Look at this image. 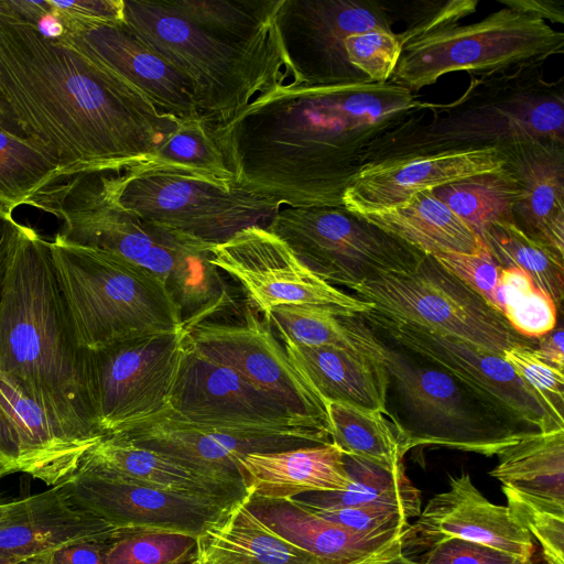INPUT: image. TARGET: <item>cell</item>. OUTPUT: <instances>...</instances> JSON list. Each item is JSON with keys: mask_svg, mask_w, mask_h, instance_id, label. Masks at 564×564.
Returning a JSON list of instances; mask_svg holds the SVG:
<instances>
[{"mask_svg": "<svg viewBox=\"0 0 564 564\" xmlns=\"http://www.w3.org/2000/svg\"><path fill=\"white\" fill-rule=\"evenodd\" d=\"M459 538L531 560L530 533L507 506L490 502L473 484L468 473L449 478V488L432 497L401 540L402 554L425 552L434 543Z\"/></svg>", "mask_w": 564, "mask_h": 564, "instance_id": "obj_21", "label": "cell"}, {"mask_svg": "<svg viewBox=\"0 0 564 564\" xmlns=\"http://www.w3.org/2000/svg\"><path fill=\"white\" fill-rule=\"evenodd\" d=\"M249 510L280 536L322 564H359L401 545L406 529L361 533L333 523L290 499L246 495Z\"/></svg>", "mask_w": 564, "mask_h": 564, "instance_id": "obj_25", "label": "cell"}, {"mask_svg": "<svg viewBox=\"0 0 564 564\" xmlns=\"http://www.w3.org/2000/svg\"><path fill=\"white\" fill-rule=\"evenodd\" d=\"M162 414L196 423L316 429L231 368L200 354L188 336L169 410Z\"/></svg>", "mask_w": 564, "mask_h": 564, "instance_id": "obj_18", "label": "cell"}, {"mask_svg": "<svg viewBox=\"0 0 564 564\" xmlns=\"http://www.w3.org/2000/svg\"><path fill=\"white\" fill-rule=\"evenodd\" d=\"M301 377L324 400L389 416L388 376L372 355L338 347L282 344Z\"/></svg>", "mask_w": 564, "mask_h": 564, "instance_id": "obj_27", "label": "cell"}, {"mask_svg": "<svg viewBox=\"0 0 564 564\" xmlns=\"http://www.w3.org/2000/svg\"><path fill=\"white\" fill-rule=\"evenodd\" d=\"M111 543H83L65 546L51 553L28 557L18 564H105Z\"/></svg>", "mask_w": 564, "mask_h": 564, "instance_id": "obj_49", "label": "cell"}, {"mask_svg": "<svg viewBox=\"0 0 564 564\" xmlns=\"http://www.w3.org/2000/svg\"><path fill=\"white\" fill-rule=\"evenodd\" d=\"M507 507L535 538L547 564H564V503L535 498L502 486Z\"/></svg>", "mask_w": 564, "mask_h": 564, "instance_id": "obj_41", "label": "cell"}, {"mask_svg": "<svg viewBox=\"0 0 564 564\" xmlns=\"http://www.w3.org/2000/svg\"><path fill=\"white\" fill-rule=\"evenodd\" d=\"M0 372L42 409L82 458L102 437L85 350L74 336L48 240L18 221L0 302Z\"/></svg>", "mask_w": 564, "mask_h": 564, "instance_id": "obj_3", "label": "cell"}, {"mask_svg": "<svg viewBox=\"0 0 564 564\" xmlns=\"http://www.w3.org/2000/svg\"><path fill=\"white\" fill-rule=\"evenodd\" d=\"M432 257L502 314L499 293L501 268L484 243L474 253L448 252Z\"/></svg>", "mask_w": 564, "mask_h": 564, "instance_id": "obj_44", "label": "cell"}, {"mask_svg": "<svg viewBox=\"0 0 564 564\" xmlns=\"http://www.w3.org/2000/svg\"><path fill=\"white\" fill-rule=\"evenodd\" d=\"M110 184L126 210L209 248L249 227L268 228L282 207L230 183L143 166L110 173Z\"/></svg>", "mask_w": 564, "mask_h": 564, "instance_id": "obj_8", "label": "cell"}, {"mask_svg": "<svg viewBox=\"0 0 564 564\" xmlns=\"http://www.w3.org/2000/svg\"><path fill=\"white\" fill-rule=\"evenodd\" d=\"M497 264L518 268L546 292L556 308L564 295V256L520 230L512 223H495L480 237Z\"/></svg>", "mask_w": 564, "mask_h": 564, "instance_id": "obj_37", "label": "cell"}, {"mask_svg": "<svg viewBox=\"0 0 564 564\" xmlns=\"http://www.w3.org/2000/svg\"><path fill=\"white\" fill-rule=\"evenodd\" d=\"M55 276L78 346L94 350L124 339L185 329L165 286L112 253L48 241Z\"/></svg>", "mask_w": 564, "mask_h": 564, "instance_id": "obj_7", "label": "cell"}, {"mask_svg": "<svg viewBox=\"0 0 564 564\" xmlns=\"http://www.w3.org/2000/svg\"><path fill=\"white\" fill-rule=\"evenodd\" d=\"M496 456L489 474L502 486L564 503V429L528 433Z\"/></svg>", "mask_w": 564, "mask_h": 564, "instance_id": "obj_32", "label": "cell"}, {"mask_svg": "<svg viewBox=\"0 0 564 564\" xmlns=\"http://www.w3.org/2000/svg\"><path fill=\"white\" fill-rule=\"evenodd\" d=\"M501 356L518 377L563 413V370L545 361L535 346L511 347L502 351Z\"/></svg>", "mask_w": 564, "mask_h": 564, "instance_id": "obj_45", "label": "cell"}, {"mask_svg": "<svg viewBox=\"0 0 564 564\" xmlns=\"http://www.w3.org/2000/svg\"><path fill=\"white\" fill-rule=\"evenodd\" d=\"M496 147L520 188L512 224L564 256V140L527 135Z\"/></svg>", "mask_w": 564, "mask_h": 564, "instance_id": "obj_23", "label": "cell"}, {"mask_svg": "<svg viewBox=\"0 0 564 564\" xmlns=\"http://www.w3.org/2000/svg\"><path fill=\"white\" fill-rule=\"evenodd\" d=\"M187 330L155 333L85 350L90 400L104 435L169 410Z\"/></svg>", "mask_w": 564, "mask_h": 564, "instance_id": "obj_12", "label": "cell"}, {"mask_svg": "<svg viewBox=\"0 0 564 564\" xmlns=\"http://www.w3.org/2000/svg\"><path fill=\"white\" fill-rule=\"evenodd\" d=\"M47 3L68 35L95 25L123 22V0H47Z\"/></svg>", "mask_w": 564, "mask_h": 564, "instance_id": "obj_46", "label": "cell"}, {"mask_svg": "<svg viewBox=\"0 0 564 564\" xmlns=\"http://www.w3.org/2000/svg\"><path fill=\"white\" fill-rule=\"evenodd\" d=\"M18 451L14 435L0 411V463L11 473H17Z\"/></svg>", "mask_w": 564, "mask_h": 564, "instance_id": "obj_52", "label": "cell"}, {"mask_svg": "<svg viewBox=\"0 0 564 564\" xmlns=\"http://www.w3.org/2000/svg\"><path fill=\"white\" fill-rule=\"evenodd\" d=\"M268 229L316 276L336 288L413 269L426 257L345 207L282 206Z\"/></svg>", "mask_w": 564, "mask_h": 564, "instance_id": "obj_11", "label": "cell"}, {"mask_svg": "<svg viewBox=\"0 0 564 564\" xmlns=\"http://www.w3.org/2000/svg\"><path fill=\"white\" fill-rule=\"evenodd\" d=\"M77 471L155 489L204 496L230 502L247 492L188 467L160 452L115 435H104L91 446Z\"/></svg>", "mask_w": 564, "mask_h": 564, "instance_id": "obj_26", "label": "cell"}, {"mask_svg": "<svg viewBox=\"0 0 564 564\" xmlns=\"http://www.w3.org/2000/svg\"><path fill=\"white\" fill-rule=\"evenodd\" d=\"M15 224L14 219L3 220L0 218V302Z\"/></svg>", "mask_w": 564, "mask_h": 564, "instance_id": "obj_53", "label": "cell"}, {"mask_svg": "<svg viewBox=\"0 0 564 564\" xmlns=\"http://www.w3.org/2000/svg\"><path fill=\"white\" fill-rule=\"evenodd\" d=\"M359 564H420L411 557L402 554V546H398L387 553L370 557Z\"/></svg>", "mask_w": 564, "mask_h": 564, "instance_id": "obj_54", "label": "cell"}, {"mask_svg": "<svg viewBox=\"0 0 564 564\" xmlns=\"http://www.w3.org/2000/svg\"><path fill=\"white\" fill-rule=\"evenodd\" d=\"M138 532L121 529L82 508L64 481L11 498L0 521V555L22 560L83 543H112Z\"/></svg>", "mask_w": 564, "mask_h": 564, "instance_id": "obj_22", "label": "cell"}, {"mask_svg": "<svg viewBox=\"0 0 564 564\" xmlns=\"http://www.w3.org/2000/svg\"><path fill=\"white\" fill-rule=\"evenodd\" d=\"M348 290L373 311L501 355L516 346H536L516 333L503 315L432 256L406 271L384 272Z\"/></svg>", "mask_w": 564, "mask_h": 564, "instance_id": "obj_10", "label": "cell"}, {"mask_svg": "<svg viewBox=\"0 0 564 564\" xmlns=\"http://www.w3.org/2000/svg\"><path fill=\"white\" fill-rule=\"evenodd\" d=\"M563 329L560 327L538 338L535 349L550 365L563 370L564 347Z\"/></svg>", "mask_w": 564, "mask_h": 564, "instance_id": "obj_51", "label": "cell"}, {"mask_svg": "<svg viewBox=\"0 0 564 564\" xmlns=\"http://www.w3.org/2000/svg\"><path fill=\"white\" fill-rule=\"evenodd\" d=\"M110 173L57 182L28 205L62 220V240L118 256L158 279L176 304L185 329L238 311L226 273L215 267L209 247L142 220L122 208Z\"/></svg>", "mask_w": 564, "mask_h": 564, "instance_id": "obj_4", "label": "cell"}, {"mask_svg": "<svg viewBox=\"0 0 564 564\" xmlns=\"http://www.w3.org/2000/svg\"><path fill=\"white\" fill-rule=\"evenodd\" d=\"M247 494L290 499L314 491H340L350 484L343 452L334 443L252 453L239 462Z\"/></svg>", "mask_w": 564, "mask_h": 564, "instance_id": "obj_28", "label": "cell"}, {"mask_svg": "<svg viewBox=\"0 0 564 564\" xmlns=\"http://www.w3.org/2000/svg\"><path fill=\"white\" fill-rule=\"evenodd\" d=\"M55 158L25 135L0 128V218L12 213L42 189L61 182Z\"/></svg>", "mask_w": 564, "mask_h": 564, "instance_id": "obj_36", "label": "cell"}, {"mask_svg": "<svg viewBox=\"0 0 564 564\" xmlns=\"http://www.w3.org/2000/svg\"><path fill=\"white\" fill-rule=\"evenodd\" d=\"M344 463L350 478L346 489L306 492L292 499L312 509L377 506L401 510L409 519L419 517L421 495L405 476L404 466L387 469L347 455Z\"/></svg>", "mask_w": 564, "mask_h": 564, "instance_id": "obj_33", "label": "cell"}, {"mask_svg": "<svg viewBox=\"0 0 564 564\" xmlns=\"http://www.w3.org/2000/svg\"><path fill=\"white\" fill-rule=\"evenodd\" d=\"M480 239L495 223H512L520 188L510 170L473 175L432 189Z\"/></svg>", "mask_w": 564, "mask_h": 564, "instance_id": "obj_35", "label": "cell"}, {"mask_svg": "<svg viewBox=\"0 0 564 564\" xmlns=\"http://www.w3.org/2000/svg\"><path fill=\"white\" fill-rule=\"evenodd\" d=\"M210 262L240 284L257 312L307 305L338 316L365 314L373 306L321 280L268 228L254 226L209 249Z\"/></svg>", "mask_w": 564, "mask_h": 564, "instance_id": "obj_15", "label": "cell"}, {"mask_svg": "<svg viewBox=\"0 0 564 564\" xmlns=\"http://www.w3.org/2000/svg\"><path fill=\"white\" fill-rule=\"evenodd\" d=\"M507 8L517 10L519 12L529 13L535 17L556 22H564L563 6L557 7L555 1L552 0H503L501 1Z\"/></svg>", "mask_w": 564, "mask_h": 564, "instance_id": "obj_50", "label": "cell"}, {"mask_svg": "<svg viewBox=\"0 0 564 564\" xmlns=\"http://www.w3.org/2000/svg\"><path fill=\"white\" fill-rule=\"evenodd\" d=\"M247 301L241 319L203 322L187 330L204 356L238 372L310 425L329 433L325 401L296 371L283 345Z\"/></svg>", "mask_w": 564, "mask_h": 564, "instance_id": "obj_17", "label": "cell"}, {"mask_svg": "<svg viewBox=\"0 0 564 564\" xmlns=\"http://www.w3.org/2000/svg\"><path fill=\"white\" fill-rule=\"evenodd\" d=\"M503 165L496 145L382 158L358 171L343 195V206L355 215L382 212L417 193Z\"/></svg>", "mask_w": 564, "mask_h": 564, "instance_id": "obj_19", "label": "cell"}, {"mask_svg": "<svg viewBox=\"0 0 564 564\" xmlns=\"http://www.w3.org/2000/svg\"><path fill=\"white\" fill-rule=\"evenodd\" d=\"M66 482L73 499L82 508L112 525L137 531H170L197 536L205 524L234 503L82 471H76Z\"/></svg>", "mask_w": 564, "mask_h": 564, "instance_id": "obj_20", "label": "cell"}, {"mask_svg": "<svg viewBox=\"0 0 564 564\" xmlns=\"http://www.w3.org/2000/svg\"><path fill=\"white\" fill-rule=\"evenodd\" d=\"M499 293L502 315L519 335L538 339L555 328L557 308L553 300L521 269H500Z\"/></svg>", "mask_w": 564, "mask_h": 564, "instance_id": "obj_39", "label": "cell"}, {"mask_svg": "<svg viewBox=\"0 0 564 564\" xmlns=\"http://www.w3.org/2000/svg\"><path fill=\"white\" fill-rule=\"evenodd\" d=\"M196 536L182 532H138L112 542L105 564H183L194 555Z\"/></svg>", "mask_w": 564, "mask_h": 564, "instance_id": "obj_42", "label": "cell"}, {"mask_svg": "<svg viewBox=\"0 0 564 564\" xmlns=\"http://www.w3.org/2000/svg\"><path fill=\"white\" fill-rule=\"evenodd\" d=\"M0 411L15 440L17 471L53 487L68 480L82 457L63 440L42 409L0 372Z\"/></svg>", "mask_w": 564, "mask_h": 564, "instance_id": "obj_30", "label": "cell"}, {"mask_svg": "<svg viewBox=\"0 0 564 564\" xmlns=\"http://www.w3.org/2000/svg\"><path fill=\"white\" fill-rule=\"evenodd\" d=\"M344 46L349 63L371 83L389 80L402 51L398 34L381 29L348 35Z\"/></svg>", "mask_w": 564, "mask_h": 564, "instance_id": "obj_43", "label": "cell"}, {"mask_svg": "<svg viewBox=\"0 0 564 564\" xmlns=\"http://www.w3.org/2000/svg\"><path fill=\"white\" fill-rule=\"evenodd\" d=\"M522 564H533V563H532V561H531V560H528V561H525V562H524V563H522Z\"/></svg>", "mask_w": 564, "mask_h": 564, "instance_id": "obj_58", "label": "cell"}, {"mask_svg": "<svg viewBox=\"0 0 564 564\" xmlns=\"http://www.w3.org/2000/svg\"><path fill=\"white\" fill-rule=\"evenodd\" d=\"M195 564H322L260 521L245 498L205 524L196 536Z\"/></svg>", "mask_w": 564, "mask_h": 564, "instance_id": "obj_29", "label": "cell"}, {"mask_svg": "<svg viewBox=\"0 0 564 564\" xmlns=\"http://www.w3.org/2000/svg\"><path fill=\"white\" fill-rule=\"evenodd\" d=\"M0 105L63 180L148 163L181 119L63 34L0 15Z\"/></svg>", "mask_w": 564, "mask_h": 564, "instance_id": "obj_1", "label": "cell"}, {"mask_svg": "<svg viewBox=\"0 0 564 564\" xmlns=\"http://www.w3.org/2000/svg\"><path fill=\"white\" fill-rule=\"evenodd\" d=\"M329 435L344 455L387 469L403 466L406 452L403 438L384 413L346 403L325 401Z\"/></svg>", "mask_w": 564, "mask_h": 564, "instance_id": "obj_34", "label": "cell"}, {"mask_svg": "<svg viewBox=\"0 0 564 564\" xmlns=\"http://www.w3.org/2000/svg\"><path fill=\"white\" fill-rule=\"evenodd\" d=\"M108 435L165 454L246 492L239 467L246 455L332 443L327 432L316 429L196 423L167 414Z\"/></svg>", "mask_w": 564, "mask_h": 564, "instance_id": "obj_14", "label": "cell"}, {"mask_svg": "<svg viewBox=\"0 0 564 564\" xmlns=\"http://www.w3.org/2000/svg\"><path fill=\"white\" fill-rule=\"evenodd\" d=\"M123 24L191 85L209 127L291 79L280 35L246 40L199 24L170 0H123Z\"/></svg>", "mask_w": 564, "mask_h": 564, "instance_id": "obj_5", "label": "cell"}, {"mask_svg": "<svg viewBox=\"0 0 564 564\" xmlns=\"http://www.w3.org/2000/svg\"><path fill=\"white\" fill-rule=\"evenodd\" d=\"M415 121L358 116L340 84L285 83L210 130L236 186L281 206L344 207L358 171Z\"/></svg>", "mask_w": 564, "mask_h": 564, "instance_id": "obj_2", "label": "cell"}, {"mask_svg": "<svg viewBox=\"0 0 564 564\" xmlns=\"http://www.w3.org/2000/svg\"><path fill=\"white\" fill-rule=\"evenodd\" d=\"M357 348L378 358L404 419L394 422L408 451L436 445L497 455L535 430L486 403L448 372L382 340L361 318L348 317Z\"/></svg>", "mask_w": 564, "mask_h": 564, "instance_id": "obj_6", "label": "cell"}, {"mask_svg": "<svg viewBox=\"0 0 564 564\" xmlns=\"http://www.w3.org/2000/svg\"><path fill=\"white\" fill-rule=\"evenodd\" d=\"M358 216L426 256L474 253L482 243L432 191L417 193L400 206Z\"/></svg>", "mask_w": 564, "mask_h": 564, "instance_id": "obj_31", "label": "cell"}, {"mask_svg": "<svg viewBox=\"0 0 564 564\" xmlns=\"http://www.w3.org/2000/svg\"><path fill=\"white\" fill-rule=\"evenodd\" d=\"M275 23L293 85L326 86L370 82L348 61V35L391 31L380 3L357 0H281ZM371 83V82H370Z\"/></svg>", "mask_w": 564, "mask_h": 564, "instance_id": "obj_16", "label": "cell"}, {"mask_svg": "<svg viewBox=\"0 0 564 564\" xmlns=\"http://www.w3.org/2000/svg\"><path fill=\"white\" fill-rule=\"evenodd\" d=\"M282 343L308 347H338L358 350L351 328L343 316L316 306L281 305L263 314Z\"/></svg>", "mask_w": 564, "mask_h": 564, "instance_id": "obj_40", "label": "cell"}, {"mask_svg": "<svg viewBox=\"0 0 564 564\" xmlns=\"http://www.w3.org/2000/svg\"><path fill=\"white\" fill-rule=\"evenodd\" d=\"M563 48V32L539 17L505 8L478 22L454 24L408 42L389 82L414 93L447 73L521 69L562 54Z\"/></svg>", "mask_w": 564, "mask_h": 564, "instance_id": "obj_9", "label": "cell"}, {"mask_svg": "<svg viewBox=\"0 0 564 564\" xmlns=\"http://www.w3.org/2000/svg\"><path fill=\"white\" fill-rule=\"evenodd\" d=\"M11 498L12 497L4 496L3 494H0V521L4 514L7 503Z\"/></svg>", "mask_w": 564, "mask_h": 564, "instance_id": "obj_55", "label": "cell"}, {"mask_svg": "<svg viewBox=\"0 0 564 564\" xmlns=\"http://www.w3.org/2000/svg\"><path fill=\"white\" fill-rule=\"evenodd\" d=\"M64 35L142 93L161 111L178 119L200 116L188 82L123 22Z\"/></svg>", "mask_w": 564, "mask_h": 564, "instance_id": "obj_24", "label": "cell"}, {"mask_svg": "<svg viewBox=\"0 0 564 564\" xmlns=\"http://www.w3.org/2000/svg\"><path fill=\"white\" fill-rule=\"evenodd\" d=\"M139 166L234 184L225 156L202 116L181 119L153 159Z\"/></svg>", "mask_w": 564, "mask_h": 564, "instance_id": "obj_38", "label": "cell"}, {"mask_svg": "<svg viewBox=\"0 0 564 564\" xmlns=\"http://www.w3.org/2000/svg\"><path fill=\"white\" fill-rule=\"evenodd\" d=\"M21 561L20 557L0 555V564H18Z\"/></svg>", "mask_w": 564, "mask_h": 564, "instance_id": "obj_56", "label": "cell"}, {"mask_svg": "<svg viewBox=\"0 0 564 564\" xmlns=\"http://www.w3.org/2000/svg\"><path fill=\"white\" fill-rule=\"evenodd\" d=\"M307 509L325 520L361 533L402 530L410 525L405 513L388 507L364 506L339 509Z\"/></svg>", "mask_w": 564, "mask_h": 564, "instance_id": "obj_48", "label": "cell"}, {"mask_svg": "<svg viewBox=\"0 0 564 564\" xmlns=\"http://www.w3.org/2000/svg\"><path fill=\"white\" fill-rule=\"evenodd\" d=\"M8 474H10V471L0 463V479Z\"/></svg>", "mask_w": 564, "mask_h": 564, "instance_id": "obj_57", "label": "cell"}, {"mask_svg": "<svg viewBox=\"0 0 564 564\" xmlns=\"http://www.w3.org/2000/svg\"><path fill=\"white\" fill-rule=\"evenodd\" d=\"M361 318L380 337L448 372L486 403L535 431L564 429V416L528 386L501 355L373 310Z\"/></svg>", "mask_w": 564, "mask_h": 564, "instance_id": "obj_13", "label": "cell"}, {"mask_svg": "<svg viewBox=\"0 0 564 564\" xmlns=\"http://www.w3.org/2000/svg\"><path fill=\"white\" fill-rule=\"evenodd\" d=\"M528 560L477 542L447 538L427 549L420 564H522Z\"/></svg>", "mask_w": 564, "mask_h": 564, "instance_id": "obj_47", "label": "cell"}]
</instances>
